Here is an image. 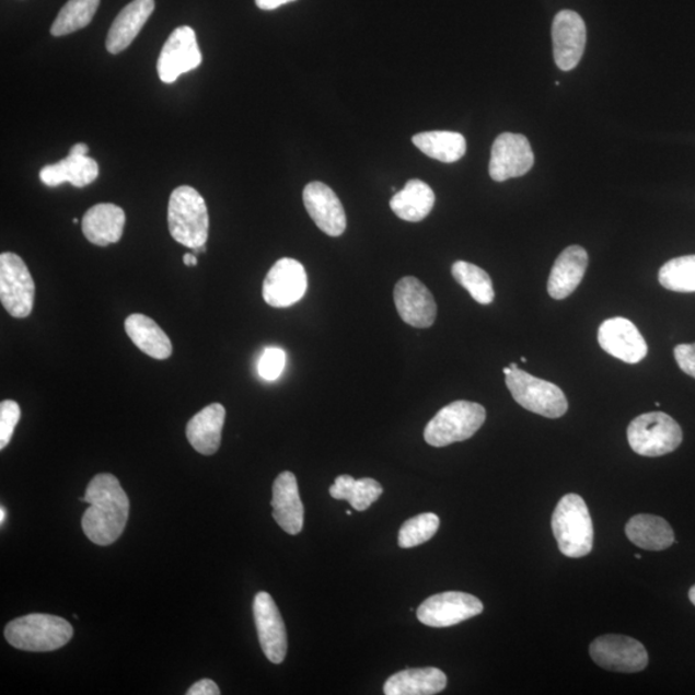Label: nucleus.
I'll return each mask as SVG.
<instances>
[{
	"mask_svg": "<svg viewBox=\"0 0 695 695\" xmlns=\"http://www.w3.org/2000/svg\"><path fill=\"white\" fill-rule=\"evenodd\" d=\"M274 519L281 529L291 536L302 532L304 525V507L300 500L296 474L282 472L273 487Z\"/></svg>",
	"mask_w": 695,
	"mask_h": 695,
	"instance_id": "6ab92c4d",
	"label": "nucleus"
},
{
	"mask_svg": "<svg viewBox=\"0 0 695 695\" xmlns=\"http://www.w3.org/2000/svg\"><path fill=\"white\" fill-rule=\"evenodd\" d=\"M202 55L193 27L175 28L164 44L158 61L161 82L172 84L181 76L199 68Z\"/></svg>",
	"mask_w": 695,
	"mask_h": 695,
	"instance_id": "9b49d317",
	"label": "nucleus"
},
{
	"mask_svg": "<svg viewBox=\"0 0 695 695\" xmlns=\"http://www.w3.org/2000/svg\"><path fill=\"white\" fill-rule=\"evenodd\" d=\"M285 366H287V352L278 347H268L260 356L258 372L267 382H274L281 377Z\"/></svg>",
	"mask_w": 695,
	"mask_h": 695,
	"instance_id": "f704fd0d",
	"label": "nucleus"
},
{
	"mask_svg": "<svg viewBox=\"0 0 695 695\" xmlns=\"http://www.w3.org/2000/svg\"><path fill=\"white\" fill-rule=\"evenodd\" d=\"M552 35L555 63L563 71L574 70L587 47V25L582 18L574 11H560L554 19Z\"/></svg>",
	"mask_w": 695,
	"mask_h": 695,
	"instance_id": "2eb2a0df",
	"label": "nucleus"
},
{
	"mask_svg": "<svg viewBox=\"0 0 695 695\" xmlns=\"http://www.w3.org/2000/svg\"><path fill=\"white\" fill-rule=\"evenodd\" d=\"M674 355L679 368L682 369L686 375L695 379V343L680 344V346L675 347Z\"/></svg>",
	"mask_w": 695,
	"mask_h": 695,
	"instance_id": "e433bc0d",
	"label": "nucleus"
},
{
	"mask_svg": "<svg viewBox=\"0 0 695 695\" xmlns=\"http://www.w3.org/2000/svg\"><path fill=\"white\" fill-rule=\"evenodd\" d=\"M690 599H691V602L695 605V584L690 591Z\"/></svg>",
	"mask_w": 695,
	"mask_h": 695,
	"instance_id": "79ce46f5",
	"label": "nucleus"
},
{
	"mask_svg": "<svg viewBox=\"0 0 695 695\" xmlns=\"http://www.w3.org/2000/svg\"><path fill=\"white\" fill-rule=\"evenodd\" d=\"M72 223L77 224L78 223V219L77 218L72 219Z\"/></svg>",
	"mask_w": 695,
	"mask_h": 695,
	"instance_id": "49530a36",
	"label": "nucleus"
},
{
	"mask_svg": "<svg viewBox=\"0 0 695 695\" xmlns=\"http://www.w3.org/2000/svg\"><path fill=\"white\" fill-rule=\"evenodd\" d=\"M598 341L606 354L626 363H638L648 355L646 339L630 320L614 317L599 327Z\"/></svg>",
	"mask_w": 695,
	"mask_h": 695,
	"instance_id": "dca6fc26",
	"label": "nucleus"
},
{
	"mask_svg": "<svg viewBox=\"0 0 695 695\" xmlns=\"http://www.w3.org/2000/svg\"><path fill=\"white\" fill-rule=\"evenodd\" d=\"M183 263H185V265L187 267H195L197 266V257L196 254H185V257H183Z\"/></svg>",
	"mask_w": 695,
	"mask_h": 695,
	"instance_id": "ea45409f",
	"label": "nucleus"
},
{
	"mask_svg": "<svg viewBox=\"0 0 695 695\" xmlns=\"http://www.w3.org/2000/svg\"><path fill=\"white\" fill-rule=\"evenodd\" d=\"M439 517L433 513H426L408 519L401 526L398 533V545L402 548H412L428 543L433 538L439 530Z\"/></svg>",
	"mask_w": 695,
	"mask_h": 695,
	"instance_id": "72a5a7b5",
	"label": "nucleus"
},
{
	"mask_svg": "<svg viewBox=\"0 0 695 695\" xmlns=\"http://www.w3.org/2000/svg\"><path fill=\"white\" fill-rule=\"evenodd\" d=\"M333 499L346 500L357 511L368 510L383 495V487L372 478L355 479L348 474L340 475L328 489Z\"/></svg>",
	"mask_w": 695,
	"mask_h": 695,
	"instance_id": "c756f323",
	"label": "nucleus"
},
{
	"mask_svg": "<svg viewBox=\"0 0 695 695\" xmlns=\"http://www.w3.org/2000/svg\"><path fill=\"white\" fill-rule=\"evenodd\" d=\"M253 612L263 653L270 662L282 663L288 653V634L274 598L268 592H258Z\"/></svg>",
	"mask_w": 695,
	"mask_h": 695,
	"instance_id": "4468645a",
	"label": "nucleus"
},
{
	"mask_svg": "<svg viewBox=\"0 0 695 695\" xmlns=\"http://www.w3.org/2000/svg\"><path fill=\"white\" fill-rule=\"evenodd\" d=\"M535 164V155L526 137L502 134L496 138L489 160V175L496 182L522 177Z\"/></svg>",
	"mask_w": 695,
	"mask_h": 695,
	"instance_id": "ddd939ff",
	"label": "nucleus"
},
{
	"mask_svg": "<svg viewBox=\"0 0 695 695\" xmlns=\"http://www.w3.org/2000/svg\"><path fill=\"white\" fill-rule=\"evenodd\" d=\"M101 0H69L58 13L50 34L63 36L76 33L90 25L99 10Z\"/></svg>",
	"mask_w": 695,
	"mask_h": 695,
	"instance_id": "2f4dec72",
	"label": "nucleus"
},
{
	"mask_svg": "<svg viewBox=\"0 0 695 695\" xmlns=\"http://www.w3.org/2000/svg\"><path fill=\"white\" fill-rule=\"evenodd\" d=\"M224 419L225 408L221 404L202 408L187 424L188 442L201 455H215L222 442Z\"/></svg>",
	"mask_w": 695,
	"mask_h": 695,
	"instance_id": "b1692460",
	"label": "nucleus"
},
{
	"mask_svg": "<svg viewBox=\"0 0 695 695\" xmlns=\"http://www.w3.org/2000/svg\"><path fill=\"white\" fill-rule=\"evenodd\" d=\"M306 211L318 229L332 238H339L347 230L346 210L339 197L322 182H311L303 192Z\"/></svg>",
	"mask_w": 695,
	"mask_h": 695,
	"instance_id": "a211bd4d",
	"label": "nucleus"
},
{
	"mask_svg": "<svg viewBox=\"0 0 695 695\" xmlns=\"http://www.w3.org/2000/svg\"><path fill=\"white\" fill-rule=\"evenodd\" d=\"M99 175L100 167L96 160L69 152L68 158L56 164L44 166L39 173V178L43 185L48 187L71 183L74 187L83 188L96 181Z\"/></svg>",
	"mask_w": 695,
	"mask_h": 695,
	"instance_id": "5701e85b",
	"label": "nucleus"
},
{
	"mask_svg": "<svg viewBox=\"0 0 695 695\" xmlns=\"http://www.w3.org/2000/svg\"><path fill=\"white\" fill-rule=\"evenodd\" d=\"M486 421V409L470 401L452 402L439 409L424 430V439L433 448H445L466 441L482 428Z\"/></svg>",
	"mask_w": 695,
	"mask_h": 695,
	"instance_id": "39448f33",
	"label": "nucleus"
},
{
	"mask_svg": "<svg viewBox=\"0 0 695 695\" xmlns=\"http://www.w3.org/2000/svg\"><path fill=\"white\" fill-rule=\"evenodd\" d=\"M511 396L523 408L548 419H558L568 412L566 394L559 386L529 374L521 369L511 370L507 375Z\"/></svg>",
	"mask_w": 695,
	"mask_h": 695,
	"instance_id": "0eeeda50",
	"label": "nucleus"
},
{
	"mask_svg": "<svg viewBox=\"0 0 695 695\" xmlns=\"http://www.w3.org/2000/svg\"><path fill=\"white\" fill-rule=\"evenodd\" d=\"M448 686V676L436 668L412 669L397 672L384 684L386 695H433Z\"/></svg>",
	"mask_w": 695,
	"mask_h": 695,
	"instance_id": "393cba45",
	"label": "nucleus"
},
{
	"mask_svg": "<svg viewBox=\"0 0 695 695\" xmlns=\"http://www.w3.org/2000/svg\"><path fill=\"white\" fill-rule=\"evenodd\" d=\"M509 368L511 370H516V369H518V364L517 363H510Z\"/></svg>",
	"mask_w": 695,
	"mask_h": 695,
	"instance_id": "37998d69",
	"label": "nucleus"
},
{
	"mask_svg": "<svg viewBox=\"0 0 695 695\" xmlns=\"http://www.w3.org/2000/svg\"><path fill=\"white\" fill-rule=\"evenodd\" d=\"M167 227L172 238L183 246L197 248L207 244L208 208L195 188L181 186L174 189L167 205Z\"/></svg>",
	"mask_w": 695,
	"mask_h": 695,
	"instance_id": "20e7f679",
	"label": "nucleus"
},
{
	"mask_svg": "<svg viewBox=\"0 0 695 695\" xmlns=\"http://www.w3.org/2000/svg\"><path fill=\"white\" fill-rule=\"evenodd\" d=\"M413 142L427 157L442 163H456L466 152L465 138L456 131H424L414 136Z\"/></svg>",
	"mask_w": 695,
	"mask_h": 695,
	"instance_id": "c85d7f7f",
	"label": "nucleus"
},
{
	"mask_svg": "<svg viewBox=\"0 0 695 695\" xmlns=\"http://www.w3.org/2000/svg\"><path fill=\"white\" fill-rule=\"evenodd\" d=\"M521 361H522L523 363H526V358H525V357H522V358H521Z\"/></svg>",
	"mask_w": 695,
	"mask_h": 695,
	"instance_id": "a18cd8bd",
	"label": "nucleus"
},
{
	"mask_svg": "<svg viewBox=\"0 0 695 695\" xmlns=\"http://www.w3.org/2000/svg\"><path fill=\"white\" fill-rule=\"evenodd\" d=\"M635 558L640 560L641 559V555L635 554Z\"/></svg>",
	"mask_w": 695,
	"mask_h": 695,
	"instance_id": "c03bdc74",
	"label": "nucleus"
},
{
	"mask_svg": "<svg viewBox=\"0 0 695 695\" xmlns=\"http://www.w3.org/2000/svg\"><path fill=\"white\" fill-rule=\"evenodd\" d=\"M627 439L638 455L658 457L674 452L682 444L683 430L668 414L648 413L632 421Z\"/></svg>",
	"mask_w": 695,
	"mask_h": 695,
	"instance_id": "423d86ee",
	"label": "nucleus"
},
{
	"mask_svg": "<svg viewBox=\"0 0 695 695\" xmlns=\"http://www.w3.org/2000/svg\"><path fill=\"white\" fill-rule=\"evenodd\" d=\"M153 10H155V0H134L124 7L109 27L106 39L108 53L118 55L126 50L142 31Z\"/></svg>",
	"mask_w": 695,
	"mask_h": 695,
	"instance_id": "412c9836",
	"label": "nucleus"
},
{
	"mask_svg": "<svg viewBox=\"0 0 695 695\" xmlns=\"http://www.w3.org/2000/svg\"><path fill=\"white\" fill-rule=\"evenodd\" d=\"M588 263V252L581 246L572 245L563 251L548 277V296L561 300L572 294L587 274Z\"/></svg>",
	"mask_w": 695,
	"mask_h": 695,
	"instance_id": "aec40b11",
	"label": "nucleus"
},
{
	"mask_svg": "<svg viewBox=\"0 0 695 695\" xmlns=\"http://www.w3.org/2000/svg\"><path fill=\"white\" fill-rule=\"evenodd\" d=\"M590 656L600 668L634 674L647 668L646 647L630 636L604 635L591 642Z\"/></svg>",
	"mask_w": 695,
	"mask_h": 695,
	"instance_id": "1a4fd4ad",
	"label": "nucleus"
},
{
	"mask_svg": "<svg viewBox=\"0 0 695 695\" xmlns=\"http://www.w3.org/2000/svg\"><path fill=\"white\" fill-rule=\"evenodd\" d=\"M74 628L68 621L50 614H28L10 622L4 636L12 647L26 652H53L68 644Z\"/></svg>",
	"mask_w": 695,
	"mask_h": 695,
	"instance_id": "7ed1b4c3",
	"label": "nucleus"
},
{
	"mask_svg": "<svg viewBox=\"0 0 695 695\" xmlns=\"http://www.w3.org/2000/svg\"><path fill=\"white\" fill-rule=\"evenodd\" d=\"M291 2H296V0H255V4L263 11H274Z\"/></svg>",
	"mask_w": 695,
	"mask_h": 695,
	"instance_id": "58836bf2",
	"label": "nucleus"
},
{
	"mask_svg": "<svg viewBox=\"0 0 695 695\" xmlns=\"http://www.w3.org/2000/svg\"><path fill=\"white\" fill-rule=\"evenodd\" d=\"M85 510L82 526L93 544L107 546L115 543L126 530L129 518V499L118 478L113 474H99L85 491Z\"/></svg>",
	"mask_w": 695,
	"mask_h": 695,
	"instance_id": "f257e3e1",
	"label": "nucleus"
},
{
	"mask_svg": "<svg viewBox=\"0 0 695 695\" xmlns=\"http://www.w3.org/2000/svg\"><path fill=\"white\" fill-rule=\"evenodd\" d=\"M451 273L461 287L470 291L475 302L483 305L494 302V283L485 269L472 265V263L459 260L453 263Z\"/></svg>",
	"mask_w": 695,
	"mask_h": 695,
	"instance_id": "7c9ffc66",
	"label": "nucleus"
},
{
	"mask_svg": "<svg viewBox=\"0 0 695 695\" xmlns=\"http://www.w3.org/2000/svg\"><path fill=\"white\" fill-rule=\"evenodd\" d=\"M478 598L461 591L441 592L430 596L417 609V618L429 627H451L478 616L483 612Z\"/></svg>",
	"mask_w": 695,
	"mask_h": 695,
	"instance_id": "9d476101",
	"label": "nucleus"
},
{
	"mask_svg": "<svg viewBox=\"0 0 695 695\" xmlns=\"http://www.w3.org/2000/svg\"><path fill=\"white\" fill-rule=\"evenodd\" d=\"M626 535L633 544L649 552H661L675 541L674 530L663 518L650 514L635 516L626 524Z\"/></svg>",
	"mask_w": 695,
	"mask_h": 695,
	"instance_id": "cd10ccee",
	"label": "nucleus"
},
{
	"mask_svg": "<svg viewBox=\"0 0 695 695\" xmlns=\"http://www.w3.org/2000/svg\"><path fill=\"white\" fill-rule=\"evenodd\" d=\"M552 526L559 551L568 558H582L594 546V525L587 502L581 496L561 497L554 510Z\"/></svg>",
	"mask_w": 695,
	"mask_h": 695,
	"instance_id": "f03ea898",
	"label": "nucleus"
},
{
	"mask_svg": "<svg viewBox=\"0 0 695 695\" xmlns=\"http://www.w3.org/2000/svg\"><path fill=\"white\" fill-rule=\"evenodd\" d=\"M309 289V277L302 263L292 258L277 260L263 282V299L275 309H288L299 302Z\"/></svg>",
	"mask_w": 695,
	"mask_h": 695,
	"instance_id": "f8f14e48",
	"label": "nucleus"
},
{
	"mask_svg": "<svg viewBox=\"0 0 695 695\" xmlns=\"http://www.w3.org/2000/svg\"><path fill=\"white\" fill-rule=\"evenodd\" d=\"M436 202V195L427 183L412 179L391 199V209L402 221L417 223L426 219Z\"/></svg>",
	"mask_w": 695,
	"mask_h": 695,
	"instance_id": "bb28decb",
	"label": "nucleus"
},
{
	"mask_svg": "<svg viewBox=\"0 0 695 695\" xmlns=\"http://www.w3.org/2000/svg\"><path fill=\"white\" fill-rule=\"evenodd\" d=\"M126 332L139 350L155 360H166L173 354L170 336L144 314H130L126 320Z\"/></svg>",
	"mask_w": 695,
	"mask_h": 695,
	"instance_id": "a878e982",
	"label": "nucleus"
},
{
	"mask_svg": "<svg viewBox=\"0 0 695 695\" xmlns=\"http://www.w3.org/2000/svg\"><path fill=\"white\" fill-rule=\"evenodd\" d=\"M20 417L21 409L18 402L7 399L0 404V450H4L10 444Z\"/></svg>",
	"mask_w": 695,
	"mask_h": 695,
	"instance_id": "c9c22d12",
	"label": "nucleus"
},
{
	"mask_svg": "<svg viewBox=\"0 0 695 695\" xmlns=\"http://www.w3.org/2000/svg\"><path fill=\"white\" fill-rule=\"evenodd\" d=\"M188 695H219L221 691H219L218 685L213 682V680L204 679L200 682H197L192 687H189Z\"/></svg>",
	"mask_w": 695,
	"mask_h": 695,
	"instance_id": "4c0bfd02",
	"label": "nucleus"
},
{
	"mask_svg": "<svg viewBox=\"0 0 695 695\" xmlns=\"http://www.w3.org/2000/svg\"><path fill=\"white\" fill-rule=\"evenodd\" d=\"M658 280L664 289L695 292V255L671 259L661 268Z\"/></svg>",
	"mask_w": 695,
	"mask_h": 695,
	"instance_id": "473e14b6",
	"label": "nucleus"
},
{
	"mask_svg": "<svg viewBox=\"0 0 695 695\" xmlns=\"http://www.w3.org/2000/svg\"><path fill=\"white\" fill-rule=\"evenodd\" d=\"M35 282L26 263L14 253L0 255V300L12 317L31 316Z\"/></svg>",
	"mask_w": 695,
	"mask_h": 695,
	"instance_id": "6e6552de",
	"label": "nucleus"
},
{
	"mask_svg": "<svg viewBox=\"0 0 695 695\" xmlns=\"http://www.w3.org/2000/svg\"><path fill=\"white\" fill-rule=\"evenodd\" d=\"M124 225H126V213L115 204L94 205L83 217L82 230L90 243L99 246L119 243Z\"/></svg>",
	"mask_w": 695,
	"mask_h": 695,
	"instance_id": "4be33fe9",
	"label": "nucleus"
},
{
	"mask_svg": "<svg viewBox=\"0 0 695 695\" xmlns=\"http://www.w3.org/2000/svg\"><path fill=\"white\" fill-rule=\"evenodd\" d=\"M5 519H7V511L4 507H2L0 508V524H4Z\"/></svg>",
	"mask_w": 695,
	"mask_h": 695,
	"instance_id": "a19ab883",
	"label": "nucleus"
},
{
	"mask_svg": "<svg viewBox=\"0 0 695 695\" xmlns=\"http://www.w3.org/2000/svg\"><path fill=\"white\" fill-rule=\"evenodd\" d=\"M394 303L407 325L427 328L437 318V303L429 289L416 277L402 278L394 288Z\"/></svg>",
	"mask_w": 695,
	"mask_h": 695,
	"instance_id": "f3484780",
	"label": "nucleus"
}]
</instances>
